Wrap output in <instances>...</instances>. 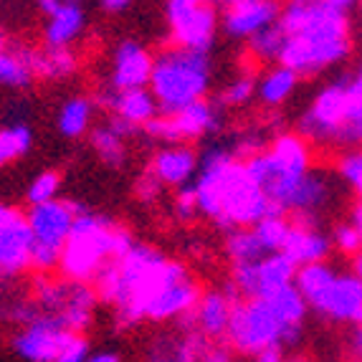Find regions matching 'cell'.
<instances>
[{
    "label": "cell",
    "mask_w": 362,
    "mask_h": 362,
    "mask_svg": "<svg viewBox=\"0 0 362 362\" xmlns=\"http://www.w3.org/2000/svg\"><path fill=\"white\" fill-rule=\"evenodd\" d=\"M350 223L355 226V228L360 230V235H362V200H357L355 208H352V213H350Z\"/></svg>",
    "instance_id": "obj_49"
},
{
    "label": "cell",
    "mask_w": 362,
    "mask_h": 362,
    "mask_svg": "<svg viewBox=\"0 0 362 362\" xmlns=\"http://www.w3.org/2000/svg\"><path fill=\"white\" fill-rule=\"evenodd\" d=\"M332 246H337V251H342L344 256H352V259H355V256L362 251L360 230H357L352 223L337 226V228H334V235H332Z\"/></svg>",
    "instance_id": "obj_40"
},
{
    "label": "cell",
    "mask_w": 362,
    "mask_h": 362,
    "mask_svg": "<svg viewBox=\"0 0 362 362\" xmlns=\"http://www.w3.org/2000/svg\"><path fill=\"white\" fill-rule=\"evenodd\" d=\"M155 56L137 41H122L112 56V74L109 86L112 89H147L152 76Z\"/></svg>",
    "instance_id": "obj_20"
},
{
    "label": "cell",
    "mask_w": 362,
    "mask_h": 362,
    "mask_svg": "<svg viewBox=\"0 0 362 362\" xmlns=\"http://www.w3.org/2000/svg\"><path fill=\"white\" fill-rule=\"evenodd\" d=\"M221 104H213L208 99L187 104L175 115H157L152 122H147L142 132L152 142H165V145H185L190 139L206 137L221 129L223 117H221Z\"/></svg>",
    "instance_id": "obj_10"
},
{
    "label": "cell",
    "mask_w": 362,
    "mask_h": 362,
    "mask_svg": "<svg viewBox=\"0 0 362 362\" xmlns=\"http://www.w3.org/2000/svg\"><path fill=\"white\" fill-rule=\"evenodd\" d=\"M168 261V256L155 246L134 243L124 256L109 261L91 281L99 302L115 309L119 329H132L145 322L147 304L163 284Z\"/></svg>",
    "instance_id": "obj_2"
},
{
    "label": "cell",
    "mask_w": 362,
    "mask_h": 362,
    "mask_svg": "<svg viewBox=\"0 0 362 362\" xmlns=\"http://www.w3.org/2000/svg\"><path fill=\"white\" fill-rule=\"evenodd\" d=\"M256 97V78H251V76H238V78H233L228 86L223 89V94L218 97V104L221 107H243V104H248L251 99Z\"/></svg>",
    "instance_id": "obj_38"
},
{
    "label": "cell",
    "mask_w": 362,
    "mask_h": 362,
    "mask_svg": "<svg viewBox=\"0 0 362 362\" xmlns=\"http://www.w3.org/2000/svg\"><path fill=\"white\" fill-rule=\"evenodd\" d=\"M71 337H74V332H69L56 317L38 314L36 320L28 322V325L16 334L13 347H16V352H18L25 362H54Z\"/></svg>",
    "instance_id": "obj_18"
},
{
    "label": "cell",
    "mask_w": 362,
    "mask_h": 362,
    "mask_svg": "<svg viewBox=\"0 0 362 362\" xmlns=\"http://www.w3.org/2000/svg\"><path fill=\"white\" fill-rule=\"evenodd\" d=\"M211 86V59L200 51L170 46L152 64L150 86L160 115H175L187 104L206 99Z\"/></svg>",
    "instance_id": "obj_4"
},
{
    "label": "cell",
    "mask_w": 362,
    "mask_h": 362,
    "mask_svg": "<svg viewBox=\"0 0 362 362\" xmlns=\"http://www.w3.org/2000/svg\"><path fill=\"white\" fill-rule=\"evenodd\" d=\"M173 46L208 54L216 43L218 16L208 0H168Z\"/></svg>",
    "instance_id": "obj_11"
},
{
    "label": "cell",
    "mask_w": 362,
    "mask_h": 362,
    "mask_svg": "<svg viewBox=\"0 0 362 362\" xmlns=\"http://www.w3.org/2000/svg\"><path fill=\"white\" fill-rule=\"evenodd\" d=\"M360 8H362V0H360Z\"/></svg>",
    "instance_id": "obj_56"
},
{
    "label": "cell",
    "mask_w": 362,
    "mask_h": 362,
    "mask_svg": "<svg viewBox=\"0 0 362 362\" xmlns=\"http://www.w3.org/2000/svg\"><path fill=\"white\" fill-rule=\"evenodd\" d=\"M350 78L352 74H339L334 81L322 86L317 91V97L312 99V104L307 107V112L299 117L296 134L302 139H307L309 145L332 147L334 132H337V124H339V115H342L344 91H347Z\"/></svg>",
    "instance_id": "obj_12"
},
{
    "label": "cell",
    "mask_w": 362,
    "mask_h": 362,
    "mask_svg": "<svg viewBox=\"0 0 362 362\" xmlns=\"http://www.w3.org/2000/svg\"><path fill=\"white\" fill-rule=\"evenodd\" d=\"M33 81V76L28 74V69L21 64L18 54H16V46H8L3 38H0V84L11 86V89H23Z\"/></svg>",
    "instance_id": "obj_35"
},
{
    "label": "cell",
    "mask_w": 362,
    "mask_h": 362,
    "mask_svg": "<svg viewBox=\"0 0 362 362\" xmlns=\"http://www.w3.org/2000/svg\"><path fill=\"white\" fill-rule=\"evenodd\" d=\"M33 302H36L38 312L56 317L69 332L84 334V329H89L91 320H94L99 296L94 286L84 284V281L38 274L33 281Z\"/></svg>",
    "instance_id": "obj_8"
},
{
    "label": "cell",
    "mask_w": 362,
    "mask_h": 362,
    "mask_svg": "<svg viewBox=\"0 0 362 362\" xmlns=\"http://www.w3.org/2000/svg\"><path fill=\"white\" fill-rule=\"evenodd\" d=\"M350 350L357 360L362 362V325L355 327V332H352V339H350Z\"/></svg>",
    "instance_id": "obj_47"
},
{
    "label": "cell",
    "mask_w": 362,
    "mask_h": 362,
    "mask_svg": "<svg viewBox=\"0 0 362 362\" xmlns=\"http://www.w3.org/2000/svg\"><path fill=\"white\" fill-rule=\"evenodd\" d=\"M91 150L97 152V157L102 160L107 168L119 170L127 163V139L119 137L109 124H99L89 132Z\"/></svg>",
    "instance_id": "obj_31"
},
{
    "label": "cell",
    "mask_w": 362,
    "mask_h": 362,
    "mask_svg": "<svg viewBox=\"0 0 362 362\" xmlns=\"http://www.w3.org/2000/svg\"><path fill=\"white\" fill-rule=\"evenodd\" d=\"M91 119H94V102L86 97H71L61 104L56 127L66 139H76L89 132Z\"/></svg>",
    "instance_id": "obj_29"
},
{
    "label": "cell",
    "mask_w": 362,
    "mask_h": 362,
    "mask_svg": "<svg viewBox=\"0 0 362 362\" xmlns=\"http://www.w3.org/2000/svg\"><path fill=\"white\" fill-rule=\"evenodd\" d=\"M33 145V134L25 124H11L0 129V168L16 163Z\"/></svg>",
    "instance_id": "obj_34"
},
{
    "label": "cell",
    "mask_w": 362,
    "mask_h": 362,
    "mask_svg": "<svg viewBox=\"0 0 362 362\" xmlns=\"http://www.w3.org/2000/svg\"><path fill=\"white\" fill-rule=\"evenodd\" d=\"M208 3H211L213 8H226V11H228V8L238 6V3H243V0H208Z\"/></svg>",
    "instance_id": "obj_51"
},
{
    "label": "cell",
    "mask_w": 362,
    "mask_h": 362,
    "mask_svg": "<svg viewBox=\"0 0 362 362\" xmlns=\"http://www.w3.org/2000/svg\"><path fill=\"white\" fill-rule=\"evenodd\" d=\"M337 175L357 193L362 200V150H347L337 160Z\"/></svg>",
    "instance_id": "obj_39"
},
{
    "label": "cell",
    "mask_w": 362,
    "mask_h": 362,
    "mask_svg": "<svg viewBox=\"0 0 362 362\" xmlns=\"http://www.w3.org/2000/svg\"><path fill=\"white\" fill-rule=\"evenodd\" d=\"M200 362H235L233 355H230L228 347H218V344H211L206 350V355L200 357Z\"/></svg>",
    "instance_id": "obj_45"
},
{
    "label": "cell",
    "mask_w": 362,
    "mask_h": 362,
    "mask_svg": "<svg viewBox=\"0 0 362 362\" xmlns=\"http://www.w3.org/2000/svg\"><path fill=\"white\" fill-rule=\"evenodd\" d=\"M296 81H299V76L291 69L279 64L261 76V81L256 84V97L264 107H281L294 94Z\"/></svg>",
    "instance_id": "obj_28"
},
{
    "label": "cell",
    "mask_w": 362,
    "mask_h": 362,
    "mask_svg": "<svg viewBox=\"0 0 362 362\" xmlns=\"http://www.w3.org/2000/svg\"><path fill=\"white\" fill-rule=\"evenodd\" d=\"M259 238V243L264 246L266 254H279L284 248L286 233H289V218L284 216H269L264 221H259L256 226H251Z\"/></svg>",
    "instance_id": "obj_36"
},
{
    "label": "cell",
    "mask_w": 362,
    "mask_h": 362,
    "mask_svg": "<svg viewBox=\"0 0 362 362\" xmlns=\"http://www.w3.org/2000/svg\"><path fill=\"white\" fill-rule=\"evenodd\" d=\"M99 3H102V8L107 13H122L132 0H99Z\"/></svg>",
    "instance_id": "obj_48"
},
{
    "label": "cell",
    "mask_w": 362,
    "mask_h": 362,
    "mask_svg": "<svg viewBox=\"0 0 362 362\" xmlns=\"http://www.w3.org/2000/svg\"><path fill=\"white\" fill-rule=\"evenodd\" d=\"M89 208L76 200H51L41 206H30L25 213L30 235H33V248H30V269L38 274H51L59 269L61 251L66 243L71 226L81 213Z\"/></svg>",
    "instance_id": "obj_7"
},
{
    "label": "cell",
    "mask_w": 362,
    "mask_h": 362,
    "mask_svg": "<svg viewBox=\"0 0 362 362\" xmlns=\"http://www.w3.org/2000/svg\"><path fill=\"white\" fill-rule=\"evenodd\" d=\"M59 187H61V175L56 170H46V173H41V175L28 185L25 198H28L30 206L51 203V200H56V195H59Z\"/></svg>",
    "instance_id": "obj_37"
},
{
    "label": "cell",
    "mask_w": 362,
    "mask_h": 362,
    "mask_svg": "<svg viewBox=\"0 0 362 362\" xmlns=\"http://www.w3.org/2000/svg\"><path fill=\"white\" fill-rule=\"evenodd\" d=\"M226 254L233 264H254L269 256L256 238L254 228H233L226 235Z\"/></svg>",
    "instance_id": "obj_32"
},
{
    "label": "cell",
    "mask_w": 362,
    "mask_h": 362,
    "mask_svg": "<svg viewBox=\"0 0 362 362\" xmlns=\"http://www.w3.org/2000/svg\"><path fill=\"white\" fill-rule=\"evenodd\" d=\"M352 51L350 38L337 41H302V38L286 36V49L279 64L296 74V76H314L327 69L342 64Z\"/></svg>",
    "instance_id": "obj_17"
},
{
    "label": "cell",
    "mask_w": 362,
    "mask_h": 362,
    "mask_svg": "<svg viewBox=\"0 0 362 362\" xmlns=\"http://www.w3.org/2000/svg\"><path fill=\"white\" fill-rule=\"evenodd\" d=\"M175 216L180 221H193L195 216H200L198 211V195H195V185H182L175 193Z\"/></svg>",
    "instance_id": "obj_41"
},
{
    "label": "cell",
    "mask_w": 362,
    "mask_h": 362,
    "mask_svg": "<svg viewBox=\"0 0 362 362\" xmlns=\"http://www.w3.org/2000/svg\"><path fill=\"white\" fill-rule=\"evenodd\" d=\"M355 78H357V81H362V64H360V66H357V71H355Z\"/></svg>",
    "instance_id": "obj_53"
},
{
    "label": "cell",
    "mask_w": 362,
    "mask_h": 362,
    "mask_svg": "<svg viewBox=\"0 0 362 362\" xmlns=\"http://www.w3.org/2000/svg\"><path fill=\"white\" fill-rule=\"evenodd\" d=\"M84 25L86 16L78 3H61L49 16V23H46V30H43L46 46H51V49H69L84 33Z\"/></svg>",
    "instance_id": "obj_27"
},
{
    "label": "cell",
    "mask_w": 362,
    "mask_h": 362,
    "mask_svg": "<svg viewBox=\"0 0 362 362\" xmlns=\"http://www.w3.org/2000/svg\"><path fill=\"white\" fill-rule=\"evenodd\" d=\"M89 339L84 337V334H74L71 339H69V344L64 347V350L59 352V357H56L54 362H86L89 360Z\"/></svg>",
    "instance_id": "obj_43"
},
{
    "label": "cell",
    "mask_w": 362,
    "mask_h": 362,
    "mask_svg": "<svg viewBox=\"0 0 362 362\" xmlns=\"http://www.w3.org/2000/svg\"><path fill=\"white\" fill-rule=\"evenodd\" d=\"M86 362H122V360H119V355H115V352H97V355H89Z\"/></svg>",
    "instance_id": "obj_50"
},
{
    "label": "cell",
    "mask_w": 362,
    "mask_h": 362,
    "mask_svg": "<svg viewBox=\"0 0 362 362\" xmlns=\"http://www.w3.org/2000/svg\"><path fill=\"white\" fill-rule=\"evenodd\" d=\"M299 266L286 254H269L254 264H233L230 284L241 294V299H264L281 286L294 284Z\"/></svg>",
    "instance_id": "obj_14"
},
{
    "label": "cell",
    "mask_w": 362,
    "mask_h": 362,
    "mask_svg": "<svg viewBox=\"0 0 362 362\" xmlns=\"http://www.w3.org/2000/svg\"><path fill=\"white\" fill-rule=\"evenodd\" d=\"M150 173L163 185H190L198 175V152L187 145H168L155 152L150 163Z\"/></svg>",
    "instance_id": "obj_23"
},
{
    "label": "cell",
    "mask_w": 362,
    "mask_h": 362,
    "mask_svg": "<svg viewBox=\"0 0 362 362\" xmlns=\"http://www.w3.org/2000/svg\"><path fill=\"white\" fill-rule=\"evenodd\" d=\"M64 3H78V0H64Z\"/></svg>",
    "instance_id": "obj_55"
},
{
    "label": "cell",
    "mask_w": 362,
    "mask_h": 362,
    "mask_svg": "<svg viewBox=\"0 0 362 362\" xmlns=\"http://www.w3.org/2000/svg\"><path fill=\"white\" fill-rule=\"evenodd\" d=\"M281 18L279 0H243L238 6L228 8L223 16V28L230 38H251Z\"/></svg>",
    "instance_id": "obj_22"
},
{
    "label": "cell",
    "mask_w": 362,
    "mask_h": 362,
    "mask_svg": "<svg viewBox=\"0 0 362 362\" xmlns=\"http://www.w3.org/2000/svg\"><path fill=\"white\" fill-rule=\"evenodd\" d=\"M200 286L187 266L180 264V261H168V272H165V279L160 289L155 291L152 302L147 304L145 320L147 322H173L180 320L182 314L193 312L195 304L200 299Z\"/></svg>",
    "instance_id": "obj_13"
},
{
    "label": "cell",
    "mask_w": 362,
    "mask_h": 362,
    "mask_svg": "<svg viewBox=\"0 0 362 362\" xmlns=\"http://www.w3.org/2000/svg\"><path fill=\"white\" fill-rule=\"evenodd\" d=\"M30 235L25 213L0 203V281L16 279L30 269Z\"/></svg>",
    "instance_id": "obj_16"
},
{
    "label": "cell",
    "mask_w": 362,
    "mask_h": 362,
    "mask_svg": "<svg viewBox=\"0 0 362 362\" xmlns=\"http://www.w3.org/2000/svg\"><path fill=\"white\" fill-rule=\"evenodd\" d=\"M21 64L28 69L30 76H41L49 81H59V78H69L76 74L78 59L71 49H30V46H16Z\"/></svg>",
    "instance_id": "obj_25"
},
{
    "label": "cell",
    "mask_w": 362,
    "mask_h": 362,
    "mask_svg": "<svg viewBox=\"0 0 362 362\" xmlns=\"http://www.w3.org/2000/svg\"><path fill=\"white\" fill-rule=\"evenodd\" d=\"M200 216L211 218L226 233L251 228L269 216H279L272 200L246 173V163L235 160L226 145H211L198 157L193 180Z\"/></svg>",
    "instance_id": "obj_1"
},
{
    "label": "cell",
    "mask_w": 362,
    "mask_h": 362,
    "mask_svg": "<svg viewBox=\"0 0 362 362\" xmlns=\"http://www.w3.org/2000/svg\"><path fill=\"white\" fill-rule=\"evenodd\" d=\"M264 299L269 302V307L274 309V314L281 320V325L284 327H302L304 329V317H307L309 307H307L304 296L299 294V289H296L294 284L281 286V289H276L274 294L264 296Z\"/></svg>",
    "instance_id": "obj_30"
},
{
    "label": "cell",
    "mask_w": 362,
    "mask_h": 362,
    "mask_svg": "<svg viewBox=\"0 0 362 362\" xmlns=\"http://www.w3.org/2000/svg\"><path fill=\"white\" fill-rule=\"evenodd\" d=\"M307 307L329 322L362 325V279L355 272H334L325 289Z\"/></svg>",
    "instance_id": "obj_15"
},
{
    "label": "cell",
    "mask_w": 362,
    "mask_h": 362,
    "mask_svg": "<svg viewBox=\"0 0 362 362\" xmlns=\"http://www.w3.org/2000/svg\"><path fill=\"white\" fill-rule=\"evenodd\" d=\"M302 327H284L266 299H241L233 304L226 342L238 355L256 357L272 347H296L302 342Z\"/></svg>",
    "instance_id": "obj_6"
},
{
    "label": "cell",
    "mask_w": 362,
    "mask_h": 362,
    "mask_svg": "<svg viewBox=\"0 0 362 362\" xmlns=\"http://www.w3.org/2000/svg\"><path fill=\"white\" fill-rule=\"evenodd\" d=\"M332 251V238L327 233H322L320 228H304V226L289 223V233L281 254H286L296 266L307 264H320L329 256Z\"/></svg>",
    "instance_id": "obj_26"
},
{
    "label": "cell",
    "mask_w": 362,
    "mask_h": 362,
    "mask_svg": "<svg viewBox=\"0 0 362 362\" xmlns=\"http://www.w3.org/2000/svg\"><path fill=\"white\" fill-rule=\"evenodd\" d=\"M132 246L134 238L124 226L102 213L86 211L74 221L61 251L59 272L64 279L91 284L109 261L124 256Z\"/></svg>",
    "instance_id": "obj_3"
},
{
    "label": "cell",
    "mask_w": 362,
    "mask_h": 362,
    "mask_svg": "<svg viewBox=\"0 0 362 362\" xmlns=\"http://www.w3.org/2000/svg\"><path fill=\"white\" fill-rule=\"evenodd\" d=\"M107 124H109L112 129H115V132L119 134V137H124V139H129V137H134V134L142 132L139 127H134V124H129V122L119 119V117H109Z\"/></svg>",
    "instance_id": "obj_44"
},
{
    "label": "cell",
    "mask_w": 362,
    "mask_h": 362,
    "mask_svg": "<svg viewBox=\"0 0 362 362\" xmlns=\"http://www.w3.org/2000/svg\"><path fill=\"white\" fill-rule=\"evenodd\" d=\"M279 25L289 38H302V41L350 38L347 11H339L325 0H289L281 8Z\"/></svg>",
    "instance_id": "obj_9"
},
{
    "label": "cell",
    "mask_w": 362,
    "mask_h": 362,
    "mask_svg": "<svg viewBox=\"0 0 362 362\" xmlns=\"http://www.w3.org/2000/svg\"><path fill=\"white\" fill-rule=\"evenodd\" d=\"M97 104L102 109H107L109 117H119V119L129 122L134 127H145L147 122H152L160 115V107H157L155 97H152L150 89H102L97 94Z\"/></svg>",
    "instance_id": "obj_21"
},
{
    "label": "cell",
    "mask_w": 362,
    "mask_h": 362,
    "mask_svg": "<svg viewBox=\"0 0 362 362\" xmlns=\"http://www.w3.org/2000/svg\"><path fill=\"white\" fill-rule=\"evenodd\" d=\"M289 362H307L304 357H294V360H289Z\"/></svg>",
    "instance_id": "obj_54"
},
{
    "label": "cell",
    "mask_w": 362,
    "mask_h": 362,
    "mask_svg": "<svg viewBox=\"0 0 362 362\" xmlns=\"http://www.w3.org/2000/svg\"><path fill=\"white\" fill-rule=\"evenodd\" d=\"M254 362H286L284 350L281 347H272V350H264L261 355L254 357Z\"/></svg>",
    "instance_id": "obj_46"
},
{
    "label": "cell",
    "mask_w": 362,
    "mask_h": 362,
    "mask_svg": "<svg viewBox=\"0 0 362 362\" xmlns=\"http://www.w3.org/2000/svg\"><path fill=\"white\" fill-rule=\"evenodd\" d=\"M230 312H233V302L223 294V289H211L200 294L195 309L182 314L177 325H180V332H198L208 342H216V339H226Z\"/></svg>",
    "instance_id": "obj_19"
},
{
    "label": "cell",
    "mask_w": 362,
    "mask_h": 362,
    "mask_svg": "<svg viewBox=\"0 0 362 362\" xmlns=\"http://www.w3.org/2000/svg\"><path fill=\"white\" fill-rule=\"evenodd\" d=\"M208 347L211 342L198 332H165L147 344L142 362H200Z\"/></svg>",
    "instance_id": "obj_24"
},
{
    "label": "cell",
    "mask_w": 362,
    "mask_h": 362,
    "mask_svg": "<svg viewBox=\"0 0 362 362\" xmlns=\"http://www.w3.org/2000/svg\"><path fill=\"white\" fill-rule=\"evenodd\" d=\"M299 134H279L269 150L246 160L248 177L272 200L274 211L286 218V203L296 182L312 170V150Z\"/></svg>",
    "instance_id": "obj_5"
},
{
    "label": "cell",
    "mask_w": 362,
    "mask_h": 362,
    "mask_svg": "<svg viewBox=\"0 0 362 362\" xmlns=\"http://www.w3.org/2000/svg\"><path fill=\"white\" fill-rule=\"evenodd\" d=\"M163 190H165V185L157 180L155 175H152L150 170H147L145 175L137 180V185H134L137 200H139V203H145V206H152V203H157V200H160V195H163Z\"/></svg>",
    "instance_id": "obj_42"
},
{
    "label": "cell",
    "mask_w": 362,
    "mask_h": 362,
    "mask_svg": "<svg viewBox=\"0 0 362 362\" xmlns=\"http://www.w3.org/2000/svg\"><path fill=\"white\" fill-rule=\"evenodd\" d=\"M286 49V33L279 23L269 25L261 33L248 38V51L259 61H279Z\"/></svg>",
    "instance_id": "obj_33"
},
{
    "label": "cell",
    "mask_w": 362,
    "mask_h": 362,
    "mask_svg": "<svg viewBox=\"0 0 362 362\" xmlns=\"http://www.w3.org/2000/svg\"><path fill=\"white\" fill-rule=\"evenodd\" d=\"M355 274H357V276L362 279V251H360V254L355 256Z\"/></svg>",
    "instance_id": "obj_52"
}]
</instances>
